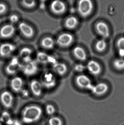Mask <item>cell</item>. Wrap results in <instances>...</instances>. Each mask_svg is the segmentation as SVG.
<instances>
[{"instance_id":"obj_18","label":"cell","mask_w":124,"mask_h":125,"mask_svg":"<svg viewBox=\"0 0 124 125\" xmlns=\"http://www.w3.org/2000/svg\"><path fill=\"white\" fill-rule=\"evenodd\" d=\"M52 69L55 73L59 75H63L67 71V67L65 63L55 62L52 65Z\"/></svg>"},{"instance_id":"obj_22","label":"cell","mask_w":124,"mask_h":125,"mask_svg":"<svg viewBox=\"0 0 124 125\" xmlns=\"http://www.w3.org/2000/svg\"><path fill=\"white\" fill-rule=\"evenodd\" d=\"M52 58L51 56L43 52H39L37 53L36 61L38 63L43 64H47L52 61Z\"/></svg>"},{"instance_id":"obj_30","label":"cell","mask_w":124,"mask_h":125,"mask_svg":"<svg viewBox=\"0 0 124 125\" xmlns=\"http://www.w3.org/2000/svg\"><path fill=\"white\" fill-rule=\"evenodd\" d=\"M9 20L12 23H16L19 21V18L17 15L15 14L12 15L9 17Z\"/></svg>"},{"instance_id":"obj_10","label":"cell","mask_w":124,"mask_h":125,"mask_svg":"<svg viewBox=\"0 0 124 125\" xmlns=\"http://www.w3.org/2000/svg\"><path fill=\"white\" fill-rule=\"evenodd\" d=\"M10 85L13 92L16 93H20L24 89V81L20 76H14L11 80Z\"/></svg>"},{"instance_id":"obj_32","label":"cell","mask_w":124,"mask_h":125,"mask_svg":"<svg viewBox=\"0 0 124 125\" xmlns=\"http://www.w3.org/2000/svg\"><path fill=\"white\" fill-rule=\"evenodd\" d=\"M20 93H21L23 96L25 97H28L30 95V92H29V91L26 89H23V90L21 91Z\"/></svg>"},{"instance_id":"obj_8","label":"cell","mask_w":124,"mask_h":125,"mask_svg":"<svg viewBox=\"0 0 124 125\" xmlns=\"http://www.w3.org/2000/svg\"><path fill=\"white\" fill-rule=\"evenodd\" d=\"M74 40V37L72 34L70 33H64L58 36L56 42L60 47L66 48L70 46Z\"/></svg>"},{"instance_id":"obj_4","label":"cell","mask_w":124,"mask_h":125,"mask_svg":"<svg viewBox=\"0 0 124 125\" xmlns=\"http://www.w3.org/2000/svg\"><path fill=\"white\" fill-rule=\"evenodd\" d=\"M78 8L81 16L86 17L91 14L93 10V3L91 0H79Z\"/></svg>"},{"instance_id":"obj_15","label":"cell","mask_w":124,"mask_h":125,"mask_svg":"<svg viewBox=\"0 0 124 125\" xmlns=\"http://www.w3.org/2000/svg\"><path fill=\"white\" fill-rule=\"evenodd\" d=\"M51 10L55 14H61L66 10V6L65 3L60 0H54L50 6Z\"/></svg>"},{"instance_id":"obj_7","label":"cell","mask_w":124,"mask_h":125,"mask_svg":"<svg viewBox=\"0 0 124 125\" xmlns=\"http://www.w3.org/2000/svg\"><path fill=\"white\" fill-rule=\"evenodd\" d=\"M75 82L79 87L84 89L91 90L93 86L90 78L84 74L78 75L76 78Z\"/></svg>"},{"instance_id":"obj_5","label":"cell","mask_w":124,"mask_h":125,"mask_svg":"<svg viewBox=\"0 0 124 125\" xmlns=\"http://www.w3.org/2000/svg\"><path fill=\"white\" fill-rule=\"evenodd\" d=\"M41 82L43 88L47 89H51L54 88L57 83L55 75L50 72H45L42 76Z\"/></svg>"},{"instance_id":"obj_19","label":"cell","mask_w":124,"mask_h":125,"mask_svg":"<svg viewBox=\"0 0 124 125\" xmlns=\"http://www.w3.org/2000/svg\"><path fill=\"white\" fill-rule=\"evenodd\" d=\"M73 53L75 57L78 60L82 61H86L87 55L85 50L80 46H76L74 48Z\"/></svg>"},{"instance_id":"obj_21","label":"cell","mask_w":124,"mask_h":125,"mask_svg":"<svg viewBox=\"0 0 124 125\" xmlns=\"http://www.w3.org/2000/svg\"><path fill=\"white\" fill-rule=\"evenodd\" d=\"M33 51L32 49L28 47L23 48L20 50L19 53V58L22 61L32 58Z\"/></svg>"},{"instance_id":"obj_26","label":"cell","mask_w":124,"mask_h":125,"mask_svg":"<svg viewBox=\"0 0 124 125\" xmlns=\"http://www.w3.org/2000/svg\"><path fill=\"white\" fill-rule=\"evenodd\" d=\"M48 124L49 125H62L63 122L59 117L52 116L49 119Z\"/></svg>"},{"instance_id":"obj_1","label":"cell","mask_w":124,"mask_h":125,"mask_svg":"<svg viewBox=\"0 0 124 125\" xmlns=\"http://www.w3.org/2000/svg\"><path fill=\"white\" fill-rule=\"evenodd\" d=\"M43 114V109L38 105H28L25 106L22 111L21 120L25 124L31 125L39 121Z\"/></svg>"},{"instance_id":"obj_33","label":"cell","mask_w":124,"mask_h":125,"mask_svg":"<svg viewBox=\"0 0 124 125\" xmlns=\"http://www.w3.org/2000/svg\"><path fill=\"white\" fill-rule=\"evenodd\" d=\"M41 1H43V2H44V1H46L47 0H40Z\"/></svg>"},{"instance_id":"obj_16","label":"cell","mask_w":124,"mask_h":125,"mask_svg":"<svg viewBox=\"0 0 124 125\" xmlns=\"http://www.w3.org/2000/svg\"><path fill=\"white\" fill-rule=\"evenodd\" d=\"M96 29L98 34L100 35L103 39H106L110 37V29L105 23L103 22L97 23L96 25Z\"/></svg>"},{"instance_id":"obj_25","label":"cell","mask_w":124,"mask_h":125,"mask_svg":"<svg viewBox=\"0 0 124 125\" xmlns=\"http://www.w3.org/2000/svg\"><path fill=\"white\" fill-rule=\"evenodd\" d=\"M113 64L114 67L118 70H124V59L123 58L116 59L113 62Z\"/></svg>"},{"instance_id":"obj_29","label":"cell","mask_w":124,"mask_h":125,"mask_svg":"<svg viewBox=\"0 0 124 125\" xmlns=\"http://www.w3.org/2000/svg\"><path fill=\"white\" fill-rule=\"evenodd\" d=\"M116 46L118 50H124V37H121L116 42Z\"/></svg>"},{"instance_id":"obj_27","label":"cell","mask_w":124,"mask_h":125,"mask_svg":"<svg viewBox=\"0 0 124 125\" xmlns=\"http://www.w3.org/2000/svg\"><path fill=\"white\" fill-rule=\"evenodd\" d=\"M22 3L25 7L30 9L35 6L36 1L35 0H22Z\"/></svg>"},{"instance_id":"obj_24","label":"cell","mask_w":124,"mask_h":125,"mask_svg":"<svg viewBox=\"0 0 124 125\" xmlns=\"http://www.w3.org/2000/svg\"><path fill=\"white\" fill-rule=\"evenodd\" d=\"M95 47L98 52H102L105 51L107 47V43L106 39L102 38L98 40L95 44Z\"/></svg>"},{"instance_id":"obj_23","label":"cell","mask_w":124,"mask_h":125,"mask_svg":"<svg viewBox=\"0 0 124 125\" xmlns=\"http://www.w3.org/2000/svg\"><path fill=\"white\" fill-rule=\"evenodd\" d=\"M78 19L74 17H71L66 21L65 26L68 29H73L75 28L78 24Z\"/></svg>"},{"instance_id":"obj_28","label":"cell","mask_w":124,"mask_h":125,"mask_svg":"<svg viewBox=\"0 0 124 125\" xmlns=\"http://www.w3.org/2000/svg\"><path fill=\"white\" fill-rule=\"evenodd\" d=\"M46 113L49 116H52L55 112V108L52 104H49L47 105L45 107Z\"/></svg>"},{"instance_id":"obj_11","label":"cell","mask_w":124,"mask_h":125,"mask_svg":"<svg viewBox=\"0 0 124 125\" xmlns=\"http://www.w3.org/2000/svg\"><path fill=\"white\" fill-rule=\"evenodd\" d=\"M30 88L32 94L34 96L38 97L42 94L44 88L41 81L33 79L30 82Z\"/></svg>"},{"instance_id":"obj_9","label":"cell","mask_w":124,"mask_h":125,"mask_svg":"<svg viewBox=\"0 0 124 125\" xmlns=\"http://www.w3.org/2000/svg\"><path fill=\"white\" fill-rule=\"evenodd\" d=\"M16 46L9 42H4L0 45V56L6 58L11 56L15 52Z\"/></svg>"},{"instance_id":"obj_2","label":"cell","mask_w":124,"mask_h":125,"mask_svg":"<svg viewBox=\"0 0 124 125\" xmlns=\"http://www.w3.org/2000/svg\"><path fill=\"white\" fill-rule=\"evenodd\" d=\"M38 62L33 58L22 61L21 71L26 76H31L35 75L39 68Z\"/></svg>"},{"instance_id":"obj_13","label":"cell","mask_w":124,"mask_h":125,"mask_svg":"<svg viewBox=\"0 0 124 125\" xmlns=\"http://www.w3.org/2000/svg\"><path fill=\"white\" fill-rule=\"evenodd\" d=\"M15 32V28L12 24H6L0 29V37L3 39H8L13 36Z\"/></svg>"},{"instance_id":"obj_6","label":"cell","mask_w":124,"mask_h":125,"mask_svg":"<svg viewBox=\"0 0 124 125\" xmlns=\"http://www.w3.org/2000/svg\"><path fill=\"white\" fill-rule=\"evenodd\" d=\"M0 102L3 107L7 109L12 108L14 105V97L8 90L3 91L0 95Z\"/></svg>"},{"instance_id":"obj_12","label":"cell","mask_w":124,"mask_h":125,"mask_svg":"<svg viewBox=\"0 0 124 125\" xmlns=\"http://www.w3.org/2000/svg\"><path fill=\"white\" fill-rule=\"evenodd\" d=\"M18 28L23 36L27 39H31L34 35V31L33 28L25 22L19 23Z\"/></svg>"},{"instance_id":"obj_14","label":"cell","mask_w":124,"mask_h":125,"mask_svg":"<svg viewBox=\"0 0 124 125\" xmlns=\"http://www.w3.org/2000/svg\"><path fill=\"white\" fill-rule=\"evenodd\" d=\"M86 68L89 72L93 75H98L102 72L101 65L95 60L89 61L87 64Z\"/></svg>"},{"instance_id":"obj_17","label":"cell","mask_w":124,"mask_h":125,"mask_svg":"<svg viewBox=\"0 0 124 125\" xmlns=\"http://www.w3.org/2000/svg\"><path fill=\"white\" fill-rule=\"evenodd\" d=\"M108 90V86L104 82H99L95 85H93L91 90L94 94L100 96L105 94Z\"/></svg>"},{"instance_id":"obj_31","label":"cell","mask_w":124,"mask_h":125,"mask_svg":"<svg viewBox=\"0 0 124 125\" xmlns=\"http://www.w3.org/2000/svg\"><path fill=\"white\" fill-rule=\"evenodd\" d=\"M7 10V6L4 4L0 3V15L4 14Z\"/></svg>"},{"instance_id":"obj_3","label":"cell","mask_w":124,"mask_h":125,"mask_svg":"<svg viewBox=\"0 0 124 125\" xmlns=\"http://www.w3.org/2000/svg\"><path fill=\"white\" fill-rule=\"evenodd\" d=\"M22 62L17 56L12 57L5 67V72L9 75L13 76L21 71Z\"/></svg>"},{"instance_id":"obj_20","label":"cell","mask_w":124,"mask_h":125,"mask_svg":"<svg viewBox=\"0 0 124 125\" xmlns=\"http://www.w3.org/2000/svg\"><path fill=\"white\" fill-rule=\"evenodd\" d=\"M55 42L54 40L50 36H47L43 38L41 41V47L44 49L47 50H52L55 45Z\"/></svg>"}]
</instances>
